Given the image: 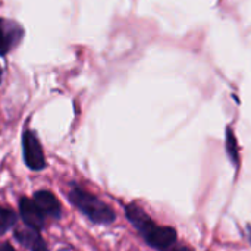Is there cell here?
Segmentation results:
<instances>
[{
    "instance_id": "obj_4",
    "label": "cell",
    "mask_w": 251,
    "mask_h": 251,
    "mask_svg": "<svg viewBox=\"0 0 251 251\" xmlns=\"http://www.w3.org/2000/svg\"><path fill=\"white\" fill-rule=\"evenodd\" d=\"M24 37V29L13 21L0 19V54H7L9 50H12L15 46L19 44V41Z\"/></svg>"
},
{
    "instance_id": "obj_6",
    "label": "cell",
    "mask_w": 251,
    "mask_h": 251,
    "mask_svg": "<svg viewBox=\"0 0 251 251\" xmlns=\"http://www.w3.org/2000/svg\"><path fill=\"white\" fill-rule=\"evenodd\" d=\"M34 201L35 204L41 209L43 213L54 218V219H59L60 215H62V207H60V203L59 200L54 197V194L51 191H47V190H40L34 194Z\"/></svg>"
},
{
    "instance_id": "obj_12",
    "label": "cell",
    "mask_w": 251,
    "mask_h": 251,
    "mask_svg": "<svg viewBox=\"0 0 251 251\" xmlns=\"http://www.w3.org/2000/svg\"><path fill=\"white\" fill-rule=\"evenodd\" d=\"M171 251H191L190 249H187V247H182V246H178V247H175V249H172Z\"/></svg>"
},
{
    "instance_id": "obj_9",
    "label": "cell",
    "mask_w": 251,
    "mask_h": 251,
    "mask_svg": "<svg viewBox=\"0 0 251 251\" xmlns=\"http://www.w3.org/2000/svg\"><path fill=\"white\" fill-rule=\"evenodd\" d=\"M225 146H226V154L229 157V160L234 163V166H238L240 165V150H238V143H237V138H235V134L232 131V128H226V141H225Z\"/></svg>"
},
{
    "instance_id": "obj_2",
    "label": "cell",
    "mask_w": 251,
    "mask_h": 251,
    "mask_svg": "<svg viewBox=\"0 0 251 251\" xmlns=\"http://www.w3.org/2000/svg\"><path fill=\"white\" fill-rule=\"evenodd\" d=\"M22 151H24V160L29 169L41 171L46 168L41 144L32 131H25L22 134Z\"/></svg>"
},
{
    "instance_id": "obj_1",
    "label": "cell",
    "mask_w": 251,
    "mask_h": 251,
    "mask_svg": "<svg viewBox=\"0 0 251 251\" xmlns=\"http://www.w3.org/2000/svg\"><path fill=\"white\" fill-rule=\"evenodd\" d=\"M68 200L94 224H112L115 221V212L106 203L79 187L71 188Z\"/></svg>"
},
{
    "instance_id": "obj_7",
    "label": "cell",
    "mask_w": 251,
    "mask_h": 251,
    "mask_svg": "<svg viewBox=\"0 0 251 251\" xmlns=\"http://www.w3.org/2000/svg\"><path fill=\"white\" fill-rule=\"evenodd\" d=\"M15 238L16 241H19L22 246H25L26 249L31 251H47V246L43 241L41 235L38 234L37 229L34 228H22V229H16L15 231Z\"/></svg>"
},
{
    "instance_id": "obj_8",
    "label": "cell",
    "mask_w": 251,
    "mask_h": 251,
    "mask_svg": "<svg viewBox=\"0 0 251 251\" xmlns=\"http://www.w3.org/2000/svg\"><path fill=\"white\" fill-rule=\"evenodd\" d=\"M125 213H126L128 221L138 229L140 234H143L144 231H147L154 224L151 221V218L141 207H138L137 204H128L126 209H125Z\"/></svg>"
},
{
    "instance_id": "obj_5",
    "label": "cell",
    "mask_w": 251,
    "mask_h": 251,
    "mask_svg": "<svg viewBox=\"0 0 251 251\" xmlns=\"http://www.w3.org/2000/svg\"><path fill=\"white\" fill-rule=\"evenodd\" d=\"M19 213H21V218L26 226L34 228L37 231H40L44 226V213L35 204L34 200L22 197L19 200Z\"/></svg>"
},
{
    "instance_id": "obj_3",
    "label": "cell",
    "mask_w": 251,
    "mask_h": 251,
    "mask_svg": "<svg viewBox=\"0 0 251 251\" xmlns=\"http://www.w3.org/2000/svg\"><path fill=\"white\" fill-rule=\"evenodd\" d=\"M141 235L150 247L159 251H168L176 243V238H178V234L174 228L157 226L156 224H153Z\"/></svg>"
},
{
    "instance_id": "obj_13",
    "label": "cell",
    "mask_w": 251,
    "mask_h": 251,
    "mask_svg": "<svg viewBox=\"0 0 251 251\" xmlns=\"http://www.w3.org/2000/svg\"><path fill=\"white\" fill-rule=\"evenodd\" d=\"M0 81H1V68H0Z\"/></svg>"
},
{
    "instance_id": "obj_10",
    "label": "cell",
    "mask_w": 251,
    "mask_h": 251,
    "mask_svg": "<svg viewBox=\"0 0 251 251\" xmlns=\"http://www.w3.org/2000/svg\"><path fill=\"white\" fill-rule=\"evenodd\" d=\"M16 224V215L4 207H0V234H4Z\"/></svg>"
},
{
    "instance_id": "obj_11",
    "label": "cell",
    "mask_w": 251,
    "mask_h": 251,
    "mask_svg": "<svg viewBox=\"0 0 251 251\" xmlns=\"http://www.w3.org/2000/svg\"><path fill=\"white\" fill-rule=\"evenodd\" d=\"M0 251H15V249L9 243H3L0 244Z\"/></svg>"
}]
</instances>
